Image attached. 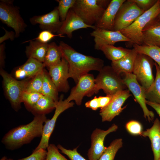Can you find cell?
<instances>
[{
    "instance_id": "e0dca14e",
    "label": "cell",
    "mask_w": 160,
    "mask_h": 160,
    "mask_svg": "<svg viewBox=\"0 0 160 160\" xmlns=\"http://www.w3.org/2000/svg\"><path fill=\"white\" fill-rule=\"evenodd\" d=\"M90 35L94 37L95 47L104 44L114 45L115 43L120 41L130 42L119 31H110L96 27Z\"/></svg>"
},
{
    "instance_id": "d6a6232c",
    "label": "cell",
    "mask_w": 160,
    "mask_h": 160,
    "mask_svg": "<svg viewBox=\"0 0 160 160\" xmlns=\"http://www.w3.org/2000/svg\"><path fill=\"white\" fill-rule=\"evenodd\" d=\"M43 95L40 93L24 92L22 97V102L29 111Z\"/></svg>"
},
{
    "instance_id": "ba28073f",
    "label": "cell",
    "mask_w": 160,
    "mask_h": 160,
    "mask_svg": "<svg viewBox=\"0 0 160 160\" xmlns=\"http://www.w3.org/2000/svg\"><path fill=\"white\" fill-rule=\"evenodd\" d=\"M153 60L145 55L137 54L135 61L133 73L139 84L145 90L153 82Z\"/></svg>"
},
{
    "instance_id": "ac0fdd59",
    "label": "cell",
    "mask_w": 160,
    "mask_h": 160,
    "mask_svg": "<svg viewBox=\"0 0 160 160\" xmlns=\"http://www.w3.org/2000/svg\"><path fill=\"white\" fill-rule=\"evenodd\" d=\"M88 28H92L94 30L96 27L95 25L90 26L86 24L71 8L69 10L65 20L63 22L60 29L57 33L61 36L65 34L68 38L71 39L73 36L72 33L74 31Z\"/></svg>"
},
{
    "instance_id": "2e32d148",
    "label": "cell",
    "mask_w": 160,
    "mask_h": 160,
    "mask_svg": "<svg viewBox=\"0 0 160 160\" xmlns=\"http://www.w3.org/2000/svg\"><path fill=\"white\" fill-rule=\"evenodd\" d=\"M49 74L58 92H66L70 89L68 81L69 77L68 62L63 57L58 64L49 69Z\"/></svg>"
},
{
    "instance_id": "3957f363",
    "label": "cell",
    "mask_w": 160,
    "mask_h": 160,
    "mask_svg": "<svg viewBox=\"0 0 160 160\" xmlns=\"http://www.w3.org/2000/svg\"><path fill=\"white\" fill-rule=\"evenodd\" d=\"M160 13V0L140 15L133 23L119 31L133 44L143 45L142 31L149 23L156 19Z\"/></svg>"
},
{
    "instance_id": "7dc6e473",
    "label": "cell",
    "mask_w": 160,
    "mask_h": 160,
    "mask_svg": "<svg viewBox=\"0 0 160 160\" xmlns=\"http://www.w3.org/2000/svg\"><path fill=\"white\" fill-rule=\"evenodd\" d=\"M0 160H13L11 159H8L7 157L5 156H4L0 159Z\"/></svg>"
},
{
    "instance_id": "cb8c5ba5",
    "label": "cell",
    "mask_w": 160,
    "mask_h": 160,
    "mask_svg": "<svg viewBox=\"0 0 160 160\" xmlns=\"http://www.w3.org/2000/svg\"><path fill=\"white\" fill-rule=\"evenodd\" d=\"M27 42L29 43L26 47L25 51L27 57L28 58L35 59L43 63L48 49V44L32 39L23 43Z\"/></svg>"
},
{
    "instance_id": "ab89813d",
    "label": "cell",
    "mask_w": 160,
    "mask_h": 160,
    "mask_svg": "<svg viewBox=\"0 0 160 160\" xmlns=\"http://www.w3.org/2000/svg\"><path fill=\"white\" fill-rule=\"evenodd\" d=\"M158 0H131L141 9L145 12L151 8Z\"/></svg>"
},
{
    "instance_id": "83f0119b",
    "label": "cell",
    "mask_w": 160,
    "mask_h": 160,
    "mask_svg": "<svg viewBox=\"0 0 160 160\" xmlns=\"http://www.w3.org/2000/svg\"><path fill=\"white\" fill-rule=\"evenodd\" d=\"M156 73L154 81L150 87L145 90V97L147 101L160 104V68L154 63Z\"/></svg>"
},
{
    "instance_id": "5b68a950",
    "label": "cell",
    "mask_w": 160,
    "mask_h": 160,
    "mask_svg": "<svg viewBox=\"0 0 160 160\" xmlns=\"http://www.w3.org/2000/svg\"><path fill=\"white\" fill-rule=\"evenodd\" d=\"M13 0L0 1V20L8 27L14 30L15 38H18L27 26L21 16L19 7L15 6Z\"/></svg>"
},
{
    "instance_id": "30bf717a",
    "label": "cell",
    "mask_w": 160,
    "mask_h": 160,
    "mask_svg": "<svg viewBox=\"0 0 160 160\" xmlns=\"http://www.w3.org/2000/svg\"><path fill=\"white\" fill-rule=\"evenodd\" d=\"M64 96L61 95L57 103L54 114L50 119H47L44 125L41 138L38 145L33 151L40 149L46 150L49 145L50 137L54 130L57 118L63 112L73 106V102H68L66 99L63 100Z\"/></svg>"
},
{
    "instance_id": "9a60e30c",
    "label": "cell",
    "mask_w": 160,
    "mask_h": 160,
    "mask_svg": "<svg viewBox=\"0 0 160 160\" xmlns=\"http://www.w3.org/2000/svg\"><path fill=\"white\" fill-rule=\"evenodd\" d=\"M29 21L33 25L39 24L43 31H48L53 33L58 32L63 23L60 20L57 7L45 14L33 16L30 18Z\"/></svg>"
},
{
    "instance_id": "ffe728a7",
    "label": "cell",
    "mask_w": 160,
    "mask_h": 160,
    "mask_svg": "<svg viewBox=\"0 0 160 160\" xmlns=\"http://www.w3.org/2000/svg\"><path fill=\"white\" fill-rule=\"evenodd\" d=\"M141 135L148 137L151 141L153 160H160V121L159 119L156 118L152 126L143 131Z\"/></svg>"
},
{
    "instance_id": "60d3db41",
    "label": "cell",
    "mask_w": 160,
    "mask_h": 160,
    "mask_svg": "<svg viewBox=\"0 0 160 160\" xmlns=\"http://www.w3.org/2000/svg\"><path fill=\"white\" fill-rule=\"evenodd\" d=\"M85 105L86 108H90L93 110H97L100 108L98 97H95L91 100L86 102Z\"/></svg>"
},
{
    "instance_id": "5bb4252c",
    "label": "cell",
    "mask_w": 160,
    "mask_h": 160,
    "mask_svg": "<svg viewBox=\"0 0 160 160\" xmlns=\"http://www.w3.org/2000/svg\"><path fill=\"white\" fill-rule=\"evenodd\" d=\"M118 128V126L114 124L107 130L96 128L93 131L91 135V146L87 153L89 160H99L107 148L104 145L105 137L110 133L116 131Z\"/></svg>"
},
{
    "instance_id": "6da1fadb",
    "label": "cell",
    "mask_w": 160,
    "mask_h": 160,
    "mask_svg": "<svg viewBox=\"0 0 160 160\" xmlns=\"http://www.w3.org/2000/svg\"><path fill=\"white\" fill-rule=\"evenodd\" d=\"M59 45L62 57L68 64L69 77L73 79L76 84L81 76L90 71L99 72L104 66V61L101 58L79 52L63 41H60Z\"/></svg>"
},
{
    "instance_id": "c3c4849f",
    "label": "cell",
    "mask_w": 160,
    "mask_h": 160,
    "mask_svg": "<svg viewBox=\"0 0 160 160\" xmlns=\"http://www.w3.org/2000/svg\"><path fill=\"white\" fill-rule=\"evenodd\" d=\"M157 19L159 21H160V13L158 15L157 17Z\"/></svg>"
},
{
    "instance_id": "74e56055",
    "label": "cell",
    "mask_w": 160,
    "mask_h": 160,
    "mask_svg": "<svg viewBox=\"0 0 160 160\" xmlns=\"http://www.w3.org/2000/svg\"><path fill=\"white\" fill-rule=\"evenodd\" d=\"M57 36L61 37L62 36L58 34L55 35L48 31L44 30L39 33L37 37L32 40H37L43 43H47L52 39Z\"/></svg>"
},
{
    "instance_id": "f546056e",
    "label": "cell",
    "mask_w": 160,
    "mask_h": 160,
    "mask_svg": "<svg viewBox=\"0 0 160 160\" xmlns=\"http://www.w3.org/2000/svg\"><path fill=\"white\" fill-rule=\"evenodd\" d=\"M41 94L52 98L56 102L59 100L58 92L48 73L44 69Z\"/></svg>"
},
{
    "instance_id": "e575fe53",
    "label": "cell",
    "mask_w": 160,
    "mask_h": 160,
    "mask_svg": "<svg viewBox=\"0 0 160 160\" xmlns=\"http://www.w3.org/2000/svg\"><path fill=\"white\" fill-rule=\"evenodd\" d=\"M58 149L54 144H49L46 160H68L60 153Z\"/></svg>"
},
{
    "instance_id": "d4e9b609",
    "label": "cell",
    "mask_w": 160,
    "mask_h": 160,
    "mask_svg": "<svg viewBox=\"0 0 160 160\" xmlns=\"http://www.w3.org/2000/svg\"><path fill=\"white\" fill-rule=\"evenodd\" d=\"M96 49L101 50L106 57L112 61L119 60L126 55L131 49L122 47H116L111 45L104 44L95 47Z\"/></svg>"
},
{
    "instance_id": "44dd1931",
    "label": "cell",
    "mask_w": 160,
    "mask_h": 160,
    "mask_svg": "<svg viewBox=\"0 0 160 160\" xmlns=\"http://www.w3.org/2000/svg\"><path fill=\"white\" fill-rule=\"evenodd\" d=\"M142 34L143 45L160 47V21L157 18L146 25Z\"/></svg>"
},
{
    "instance_id": "f6af8a7d",
    "label": "cell",
    "mask_w": 160,
    "mask_h": 160,
    "mask_svg": "<svg viewBox=\"0 0 160 160\" xmlns=\"http://www.w3.org/2000/svg\"><path fill=\"white\" fill-rule=\"evenodd\" d=\"M146 103L154 109L160 117V104L147 100Z\"/></svg>"
},
{
    "instance_id": "52a82bcc",
    "label": "cell",
    "mask_w": 160,
    "mask_h": 160,
    "mask_svg": "<svg viewBox=\"0 0 160 160\" xmlns=\"http://www.w3.org/2000/svg\"><path fill=\"white\" fill-rule=\"evenodd\" d=\"M71 9L90 26L95 25L99 21L105 9L97 4V0H76Z\"/></svg>"
},
{
    "instance_id": "836d02e7",
    "label": "cell",
    "mask_w": 160,
    "mask_h": 160,
    "mask_svg": "<svg viewBox=\"0 0 160 160\" xmlns=\"http://www.w3.org/2000/svg\"><path fill=\"white\" fill-rule=\"evenodd\" d=\"M57 9L60 20L63 22L65 20L69 9L74 6L76 0H57Z\"/></svg>"
},
{
    "instance_id": "603a6c76",
    "label": "cell",
    "mask_w": 160,
    "mask_h": 160,
    "mask_svg": "<svg viewBox=\"0 0 160 160\" xmlns=\"http://www.w3.org/2000/svg\"><path fill=\"white\" fill-rule=\"evenodd\" d=\"M137 53L133 48L125 56L116 61H112L111 66L119 74L132 73Z\"/></svg>"
},
{
    "instance_id": "d590c367",
    "label": "cell",
    "mask_w": 160,
    "mask_h": 160,
    "mask_svg": "<svg viewBox=\"0 0 160 160\" xmlns=\"http://www.w3.org/2000/svg\"><path fill=\"white\" fill-rule=\"evenodd\" d=\"M125 127L128 132L133 135H141L143 132L141 124L135 120H131L127 122Z\"/></svg>"
},
{
    "instance_id": "9c48e42d",
    "label": "cell",
    "mask_w": 160,
    "mask_h": 160,
    "mask_svg": "<svg viewBox=\"0 0 160 160\" xmlns=\"http://www.w3.org/2000/svg\"><path fill=\"white\" fill-rule=\"evenodd\" d=\"M145 12L131 0L126 1L117 12L113 31H120L128 27Z\"/></svg>"
},
{
    "instance_id": "484cf974",
    "label": "cell",
    "mask_w": 160,
    "mask_h": 160,
    "mask_svg": "<svg viewBox=\"0 0 160 160\" xmlns=\"http://www.w3.org/2000/svg\"><path fill=\"white\" fill-rule=\"evenodd\" d=\"M57 102L49 97L43 95L30 112L34 116L45 115L55 108Z\"/></svg>"
},
{
    "instance_id": "4fadbf2b",
    "label": "cell",
    "mask_w": 160,
    "mask_h": 160,
    "mask_svg": "<svg viewBox=\"0 0 160 160\" xmlns=\"http://www.w3.org/2000/svg\"><path fill=\"white\" fill-rule=\"evenodd\" d=\"M132 95L129 89L119 91L113 96L110 103L105 107L100 109V115L102 121H111L126 108L122 106L125 101Z\"/></svg>"
},
{
    "instance_id": "8992f818",
    "label": "cell",
    "mask_w": 160,
    "mask_h": 160,
    "mask_svg": "<svg viewBox=\"0 0 160 160\" xmlns=\"http://www.w3.org/2000/svg\"><path fill=\"white\" fill-rule=\"evenodd\" d=\"M0 75L2 77L4 89L7 98L12 107L16 111L21 108L22 97L25 92L28 80L19 81L0 68Z\"/></svg>"
},
{
    "instance_id": "7a4b0ae2",
    "label": "cell",
    "mask_w": 160,
    "mask_h": 160,
    "mask_svg": "<svg viewBox=\"0 0 160 160\" xmlns=\"http://www.w3.org/2000/svg\"><path fill=\"white\" fill-rule=\"evenodd\" d=\"M47 120L45 115L35 116L28 124L20 125L9 130L4 136L1 142L7 149L11 150L29 143L34 138L41 137L43 124Z\"/></svg>"
},
{
    "instance_id": "7402d4cb",
    "label": "cell",
    "mask_w": 160,
    "mask_h": 160,
    "mask_svg": "<svg viewBox=\"0 0 160 160\" xmlns=\"http://www.w3.org/2000/svg\"><path fill=\"white\" fill-rule=\"evenodd\" d=\"M44 67L43 63L35 59L29 58L16 71L15 77L19 79L25 78L31 79L42 70Z\"/></svg>"
},
{
    "instance_id": "8fae6325",
    "label": "cell",
    "mask_w": 160,
    "mask_h": 160,
    "mask_svg": "<svg viewBox=\"0 0 160 160\" xmlns=\"http://www.w3.org/2000/svg\"><path fill=\"white\" fill-rule=\"evenodd\" d=\"M95 79L93 75L89 73L81 76L71 89L67 100L69 102L74 100L77 105H80L84 96L89 97L95 94Z\"/></svg>"
},
{
    "instance_id": "7c38bea8",
    "label": "cell",
    "mask_w": 160,
    "mask_h": 160,
    "mask_svg": "<svg viewBox=\"0 0 160 160\" xmlns=\"http://www.w3.org/2000/svg\"><path fill=\"white\" fill-rule=\"evenodd\" d=\"M124 74V82L128 89L132 93L135 100L140 105L143 113L144 117L149 122L152 121L154 119V114L147 107L145 97V90L138 82L133 73Z\"/></svg>"
},
{
    "instance_id": "1f68e13d",
    "label": "cell",
    "mask_w": 160,
    "mask_h": 160,
    "mask_svg": "<svg viewBox=\"0 0 160 160\" xmlns=\"http://www.w3.org/2000/svg\"><path fill=\"white\" fill-rule=\"evenodd\" d=\"M44 69L28 81L25 92L41 94Z\"/></svg>"
},
{
    "instance_id": "b9f144b4",
    "label": "cell",
    "mask_w": 160,
    "mask_h": 160,
    "mask_svg": "<svg viewBox=\"0 0 160 160\" xmlns=\"http://www.w3.org/2000/svg\"><path fill=\"white\" fill-rule=\"evenodd\" d=\"M113 96L106 95L105 96L98 97L100 108L101 109L106 106L111 102Z\"/></svg>"
},
{
    "instance_id": "7bdbcfd3",
    "label": "cell",
    "mask_w": 160,
    "mask_h": 160,
    "mask_svg": "<svg viewBox=\"0 0 160 160\" xmlns=\"http://www.w3.org/2000/svg\"><path fill=\"white\" fill-rule=\"evenodd\" d=\"M2 28L4 30L5 33L3 36L0 37V44L7 40L10 39L11 41L14 40L15 38V32L12 31H8L4 27Z\"/></svg>"
},
{
    "instance_id": "f1b7e54d",
    "label": "cell",
    "mask_w": 160,
    "mask_h": 160,
    "mask_svg": "<svg viewBox=\"0 0 160 160\" xmlns=\"http://www.w3.org/2000/svg\"><path fill=\"white\" fill-rule=\"evenodd\" d=\"M133 48L138 54L148 56L154 60L160 68V47L155 46L133 44Z\"/></svg>"
},
{
    "instance_id": "8d00e7d4",
    "label": "cell",
    "mask_w": 160,
    "mask_h": 160,
    "mask_svg": "<svg viewBox=\"0 0 160 160\" xmlns=\"http://www.w3.org/2000/svg\"><path fill=\"white\" fill-rule=\"evenodd\" d=\"M57 147L62 153L67 155L71 160H87L78 152L77 147L71 150L67 149L60 144L58 145Z\"/></svg>"
},
{
    "instance_id": "f35d334b",
    "label": "cell",
    "mask_w": 160,
    "mask_h": 160,
    "mask_svg": "<svg viewBox=\"0 0 160 160\" xmlns=\"http://www.w3.org/2000/svg\"><path fill=\"white\" fill-rule=\"evenodd\" d=\"M47 151L46 150L40 149L33 151L29 156L18 160H46Z\"/></svg>"
},
{
    "instance_id": "4316f807",
    "label": "cell",
    "mask_w": 160,
    "mask_h": 160,
    "mask_svg": "<svg viewBox=\"0 0 160 160\" xmlns=\"http://www.w3.org/2000/svg\"><path fill=\"white\" fill-rule=\"evenodd\" d=\"M62 58V53L59 45L55 42L48 44V49L43 64L44 67L49 69L59 64Z\"/></svg>"
},
{
    "instance_id": "d6986e66",
    "label": "cell",
    "mask_w": 160,
    "mask_h": 160,
    "mask_svg": "<svg viewBox=\"0 0 160 160\" xmlns=\"http://www.w3.org/2000/svg\"><path fill=\"white\" fill-rule=\"evenodd\" d=\"M125 0H112L105 9L99 21L95 25L96 27L113 31L117 12Z\"/></svg>"
},
{
    "instance_id": "ee69618b",
    "label": "cell",
    "mask_w": 160,
    "mask_h": 160,
    "mask_svg": "<svg viewBox=\"0 0 160 160\" xmlns=\"http://www.w3.org/2000/svg\"><path fill=\"white\" fill-rule=\"evenodd\" d=\"M5 43L4 42L0 45V68L4 66L5 59Z\"/></svg>"
},
{
    "instance_id": "bcb514c9",
    "label": "cell",
    "mask_w": 160,
    "mask_h": 160,
    "mask_svg": "<svg viewBox=\"0 0 160 160\" xmlns=\"http://www.w3.org/2000/svg\"><path fill=\"white\" fill-rule=\"evenodd\" d=\"M111 1L108 0H97V3L98 5L106 9L110 4Z\"/></svg>"
},
{
    "instance_id": "4dcf8cb0",
    "label": "cell",
    "mask_w": 160,
    "mask_h": 160,
    "mask_svg": "<svg viewBox=\"0 0 160 160\" xmlns=\"http://www.w3.org/2000/svg\"><path fill=\"white\" fill-rule=\"evenodd\" d=\"M123 142L121 138L114 140L107 147L99 160H114L118 150L123 146Z\"/></svg>"
},
{
    "instance_id": "277c9868",
    "label": "cell",
    "mask_w": 160,
    "mask_h": 160,
    "mask_svg": "<svg viewBox=\"0 0 160 160\" xmlns=\"http://www.w3.org/2000/svg\"><path fill=\"white\" fill-rule=\"evenodd\" d=\"M95 94L102 89L106 95H113L117 92L127 89L123 79L111 66H104L95 79Z\"/></svg>"
}]
</instances>
